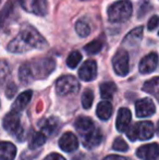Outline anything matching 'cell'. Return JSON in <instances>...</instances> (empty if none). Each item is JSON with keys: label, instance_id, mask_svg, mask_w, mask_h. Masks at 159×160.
I'll use <instances>...</instances> for the list:
<instances>
[{"label": "cell", "instance_id": "cell-1", "mask_svg": "<svg viewBox=\"0 0 159 160\" xmlns=\"http://www.w3.org/2000/svg\"><path fill=\"white\" fill-rule=\"evenodd\" d=\"M48 47L46 39L32 26H26L8 44V50L13 53H23L33 49Z\"/></svg>", "mask_w": 159, "mask_h": 160}, {"label": "cell", "instance_id": "cell-16", "mask_svg": "<svg viewBox=\"0 0 159 160\" xmlns=\"http://www.w3.org/2000/svg\"><path fill=\"white\" fill-rule=\"evenodd\" d=\"M143 38V26H138V28L132 30L125 35V37L122 40V45L127 47H134L141 42Z\"/></svg>", "mask_w": 159, "mask_h": 160}, {"label": "cell", "instance_id": "cell-7", "mask_svg": "<svg viewBox=\"0 0 159 160\" xmlns=\"http://www.w3.org/2000/svg\"><path fill=\"white\" fill-rule=\"evenodd\" d=\"M130 57L124 49H119L112 58V67L116 74L119 76H125L130 71Z\"/></svg>", "mask_w": 159, "mask_h": 160}, {"label": "cell", "instance_id": "cell-26", "mask_svg": "<svg viewBox=\"0 0 159 160\" xmlns=\"http://www.w3.org/2000/svg\"><path fill=\"white\" fill-rule=\"evenodd\" d=\"M82 60V55L79 52V51H72L70 55L67 58V65H68L70 69H74V68L77 67V64L81 62Z\"/></svg>", "mask_w": 159, "mask_h": 160}, {"label": "cell", "instance_id": "cell-32", "mask_svg": "<svg viewBox=\"0 0 159 160\" xmlns=\"http://www.w3.org/2000/svg\"><path fill=\"white\" fill-rule=\"evenodd\" d=\"M15 93H17V86L13 83H11L8 86V88H7V97L8 98H12Z\"/></svg>", "mask_w": 159, "mask_h": 160}, {"label": "cell", "instance_id": "cell-30", "mask_svg": "<svg viewBox=\"0 0 159 160\" xmlns=\"http://www.w3.org/2000/svg\"><path fill=\"white\" fill-rule=\"evenodd\" d=\"M9 74V65L4 60H0V84L6 80Z\"/></svg>", "mask_w": 159, "mask_h": 160}, {"label": "cell", "instance_id": "cell-24", "mask_svg": "<svg viewBox=\"0 0 159 160\" xmlns=\"http://www.w3.org/2000/svg\"><path fill=\"white\" fill-rule=\"evenodd\" d=\"M19 78L23 84H30L32 81H34L32 76V73H31V70H30V65L27 63H24L20 67L19 70Z\"/></svg>", "mask_w": 159, "mask_h": 160}, {"label": "cell", "instance_id": "cell-5", "mask_svg": "<svg viewBox=\"0 0 159 160\" xmlns=\"http://www.w3.org/2000/svg\"><path fill=\"white\" fill-rule=\"evenodd\" d=\"M125 132H127L129 139H131L132 142L137 141V139L146 141L153 137L155 133V128L151 121H142V122L135 123L131 128H127Z\"/></svg>", "mask_w": 159, "mask_h": 160}, {"label": "cell", "instance_id": "cell-13", "mask_svg": "<svg viewBox=\"0 0 159 160\" xmlns=\"http://www.w3.org/2000/svg\"><path fill=\"white\" fill-rule=\"evenodd\" d=\"M159 57L156 52H151L147 56H145L140 62L138 69L142 74H149L154 72L158 67Z\"/></svg>", "mask_w": 159, "mask_h": 160}, {"label": "cell", "instance_id": "cell-28", "mask_svg": "<svg viewBox=\"0 0 159 160\" xmlns=\"http://www.w3.org/2000/svg\"><path fill=\"white\" fill-rule=\"evenodd\" d=\"M94 101V93L92 89H85L82 95V106L84 109H89Z\"/></svg>", "mask_w": 159, "mask_h": 160}, {"label": "cell", "instance_id": "cell-31", "mask_svg": "<svg viewBox=\"0 0 159 160\" xmlns=\"http://www.w3.org/2000/svg\"><path fill=\"white\" fill-rule=\"evenodd\" d=\"M159 25V17L158 15H153L149 19L148 23H147V28L148 31H154L155 28H157Z\"/></svg>", "mask_w": 159, "mask_h": 160}, {"label": "cell", "instance_id": "cell-23", "mask_svg": "<svg viewBox=\"0 0 159 160\" xmlns=\"http://www.w3.org/2000/svg\"><path fill=\"white\" fill-rule=\"evenodd\" d=\"M46 135L42 132H35L34 134L31 136L30 139V148L31 149H37L38 147H42L45 143H46Z\"/></svg>", "mask_w": 159, "mask_h": 160}, {"label": "cell", "instance_id": "cell-11", "mask_svg": "<svg viewBox=\"0 0 159 160\" xmlns=\"http://www.w3.org/2000/svg\"><path fill=\"white\" fill-rule=\"evenodd\" d=\"M79 76L82 81L89 82L97 76V63L95 60H86L79 70Z\"/></svg>", "mask_w": 159, "mask_h": 160}, {"label": "cell", "instance_id": "cell-3", "mask_svg": "<svg viewBox=\"0 0 159 160\" xmlns=\"http://www.w3.org/2000/svg\"><path fill=\"white\" fill-rule=\"evenodd\" d=\"M133 12V7L129 0H120L110 4L108 8V19L111 23H122L130 19Z\"/></svg>", "mask_w": 159, "mask_h": 160}, {"label": "cell", "instance_id": "cell-22", "mask_svg": "<svg viewBox=\"0 0 159 160\" xmlns=\"http://www.w3.org/2000/svg\"><path fill=\"white\" fill-rule=\"evenodd\" d=\"M143 91L151 95H154L155 97L157 96L159 94V76L145 82L143 85Z\"/></svg>", "mask_w": 159, "mask_h": 160}, {"label": "cell", "instance_id": "cell-25", "mask_svg": "<svg viewBox=\"0 0 159 160\" xmlns=\"http://www.w3.org/2000/svg\"><path fill=\"white\" fill-rule=\"evenodd\" d=\"M104 47V42L102 39H95L93 42H88L86 46L84 47V50L86 51L88 55H96Z\"/></svg>", "mask_w": 159, "mask_h": 160}, {"label": "cell", "instance_id": "cell-15", "mask_svg": "<svg viewBox=\"0 0 159 160\" xmlns=\"http://www.w3.org/2000/svg\"><path fill=\"white\" fill-rule=\"evenodd\" d=\"M132 119V113L127 108H120L118 111L117 117V122H116V127L119 132H125L127 130Z\"/></svg>", "mask_w": 159, "mask_h": 160}, {"label": "cell", "instance_id": "cell-4", "mask_svg": "<svg viewBox=\"0 0 159 160\" xmlns=\"http://www.w3.org/2000/svg\"><path fill=\"white\" fill-rule=\"evenodd\" d=\"M30 70L34 80H42L49 76L56 69V62L51 58H39L28 62Z\"/></svg>", "mask_w": 159, "mask_h": 160}, {"label": "cell", "instance_id": "cell-18", "mask_svg": "<svg viewBox=\"0 0 159 160\" xmlns=\"http://www.w3.org/2000/svg\"><path fill=\"white\" fill-rule=\"evenodd\" d=\"M32 95H33L32 91H25L22 94H20L17 96V98L15 99V101L13 102L12 107H11V111L19 112L20 113L28 105V102L31 101V98H32Z\"/></svg>", "mask_w": 159, "mask_h": 160}, {"label": "cell", "instance_id": "cell-33", "mask_svg": "<svg viewBox=\"0 0 159 160\" xmlns=\"http://www.w3.org/2000/svg\"><path fill=\"white\" fill-rule=\"evenodd\" d=\"M44 160H66V159H64V157H62L61 155L55 154V152H53V154L48 155Z\"/></svg>", "mask_w": 159, "mask_h": 160}, {"label": "cell", "instance_id": "cell-37", "mask_svg": "<svg viewBox=\"0 0 159 160\" xmlns=\"http://www.w3.org/2000/svg\"><path fill=\"white\" fill-rule=\"evenodd\" d=\"M158 35H159V33H158Z\"/></svg>", "mask_w": 159, "mask_h": 160}, {"label": "cell", "instance_id": "cell-17", "mask_svg": "<svg viewBox=\"0 0 159 160\" xmlns=\"http://www.w3.org/2000/svg\"><path fill=\"white\" fill-rule=\"evenodd\" d=\"M60 127H61L60 121L57 118H53V117L45 119L42 122H40V128H42V133L45 135H49V136L58 133V131L60 130Z\"/></svg>", "mask_w": 159, "mask_h": 160}, {"label": "cell", "instance_id": "cell-35", "mask_svg": "<svg viewBox=\"0 0 159 160\" xmlns=\"http://www.w3.org/2000/svg\"><path fill=\"white\" fill-rule=\"evenodd\" d=\"M156 132H157V134H158V136H159V122H158V124H157V128H156Z\"/></svg>", "mask_w": 159, "mask_h": 160}, {"label": "cell", "instance_id": "cell-20", "mask_svg": "<svg viewBox=\"0 0 159 160\" xmlns=\"http://www.w3.org/2000/svg\"><path fill=\"white\" fill-rule=\"evenodd\" d=\"M96 114L99 119L106 121L112 116V105L108 100H104L98 103Z\"/></svg>", "mask_w": 159, "mask_h": 160}, {"label": "cell", "instance_id": "cell-29", "mask_svg": "<svg viewBox=\"0 0 159 160\" xmlns=\"http://www.w3.org/2000/svg\"><path fill=\"white\" fill-rule=\"evenodd\" d=\"M112 149L117 150V152H127L129 149V146L125 143V141L122 137H117V138L113 141L112 144Z\"/></svg>", "mask_w": 159, "mask_h": 160}, {"label": "cell", "instance_id": "cell-9", "mask_svg": "<svg viewBox=\"0 0 159 160\" xmlns=\"http://www.w3.org/2000/svg\"><path fill=\"white\" fill-rule=\"evenodd\" d=\"M19 2L26 12L40 17L47 14V9H48L47 0H19Z\"/></svg>", "mask_w": 159, "mask_h": 160}, {"label": "cell", "instance_id": "cell-36", "mask_svg": "<svg viewBox=\"0 0 159 160\" xmlns=\"http://www.w3.org/2000/svg\"><path fill=\"white\" fill-rule=\"evenodd\" d=\"M156 98H157V100L159 101V94H158V95H157V96H156Z\"/></svg>", "mask_w": 159, "mask_h": 160}, {"label": "cell", "instance_id": "cell-21", "mask_svg": "<svg viewBox=\"0 0 159 160\" xmlns=\"http://www.w3.org/2000/svg\"><path fill=\"white\" fill-rule=\"evenodd\" d=\"M100 95L104 99H111L117 92V86L113 82H105L100 85Z\"/></svg>", "mask_w": 159, "mask_h": 160}, {"label": "cell", "instance_id": "cell-8", "mask_svg": "<svg viewBox=\"0 0 159 160\" xmlns=\"http://www.w3.org/2000/svg\"><path fill=\"white\" fill-rule=\"evenodd\" d=\"M3 128L8 133H10L11 135H13L14 137L20 139V136L23 133L21 127V120H20V113L19 112L11 111L4 117L3 119Z\"/></svg>", "mask_w": 159, "mask_h": 160}, {"label": "cell", "instance_id": "cell-14", "mask_svg": "<svg viewBox=\"0 0 159 160\" xmlns=\"http://www.w3.org/2000/svg\"><path fill=\"white\" fill-rule=\"evenodd\" d=\"M59 146L63 152H72L79 147V139L72 132H67L60 137Z\"/></svg>", "mask_w": 159, "mask_h": 160}, {"label": "cell", "instance_id": "cell-27", "mask_svg": "<svg viewBox=\"0 0 159 160\" xmlns=\"http://www.w3.org/2000/svg\"><path fill=\"white\" fill-rule=\"evenodd\" d=\"M75 31H77V33L79 34V36H81V37H87L91 34L89 25L86 22L82 21V20H80V21H77L75 23Z\"/></svg>", "mask_w": 159, "mask_h": 160}, {"label": "cell", "instance_id": "cell-34", "mask_svg": "<svg viewBox=\"0 0 159 160\" xmlns=\"http://www.w3.org/2000/svg\"><path fill=\"white\" fill-rule=\"evenodd\" d=\"M104 160H131V159L123 156H119V155H110V156H107L106 158H104Z\"/></svg>", "mask_w": 159, "mask_h": 160}, {"label": "cell", "instance_id": "cell-2", "mask_svg": "<svg viewBox=\"0 0 159 160\" xmlns=\"http://www.w3.org/2000/svg\"><path fill=\"white\" fill-rule=\"evenodd\" d=\"M75 128L81 135L82 144L87 149H93L102 142V133L95 127L93 120L87 117H81L75 121Z\"/></svg>", "mask_w": 159, "mask_h": 160}, {"label": "cell", "instance_id": "cell-19", "mask_svg": "<svg viewBox=\"0 0 159 160\" xmlns=\"http://www.w3.org/2000/svg\"><path fill=\"white\" fill-rule=\"evenodd\" d=\"M17 147L10 142H0V160H14Z\"/></svg>", "mask_w": 159, "mask_h": 160}, {"label": "cell", "instance_id": "cell-10", "mask_svg": "<svg viewBox=\"0 0 159 160\" xmlns=\"http://www.w3.org/2000/svg\"><path fill=\"white\" fill-rule=\"evenodd\" d=\"M135 110L138 118H147L155 113L156 108L151 98H143L136 101Z\"/></svg>", "mask_w": 159, "mask_h": 160}, {"label": "cell", "instance_id": "cell-6", "mask_svg": "<svg viewBox=\"0 0 159 160\" xmlns=\"http://www.w3.org/2000/svg\"><path fill=\"white\" fill-rule=\"evenodd\" d=\"M79 89V81L72 75L61 76L56 82V92L60 96L73 95V94H77Z\"/></svg>", "mask_w": 159, "mask_h": 160}, {"label": "cell", "instance_id": "cell-12", "mask_svg": "<svg viewBox=\"0 0 159 160\" xmlns=\"http://www.w3.org/2000/svg\"><path fill=\"white\" fill-rule=\"evenodd\" d=\"M136 156L143 160H156L159 157V145L152 143L141 146L136 150Z\"/></svg>", "mask_w": 159, "mask_h": 160}]
</instances>
